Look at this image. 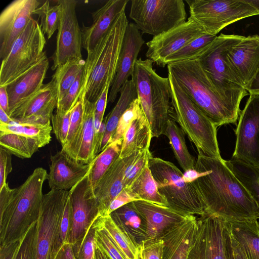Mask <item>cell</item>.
<instances>
[{
    "mask_svg": "<svg viewBox=\"0 0 259 259\" xmlns=\"http://www.w3.org/2000/svg\"><path fill=\"white\" fill-rule=\"evenodd\" d=\"M195 169L202 173L192 183L203 201L205 212L229 222L258 219L256 203L222 157L198 154Z\"/></svg>",
    "mask_w": 259,
    "mask_h": 259,
    "instance_id": "6da1fadb",
    "label": "cell"
},
{
    "mask_svg": "<svg viewBox=\"0 0 259 259\" xmlns=\"http://www.w3.org/2000/svg\"><path fill=\"white\" fill-rule=\"evenodd\" d=\"M48 173L35 168L13 192L7 204L0 209V246L19 241L38 218L42 201V186Z\"/></svg>",
    "mask_w": 259,
    "mask_h": 259,
    "instance_id": "7a4b0ae2",
    "label": "cell"
},
{
    "mask_svg": "<svg viewBox=\"0 0 259 259\" xmlns=\"http://www.w3.org/2000/svg\"><path fill=\"white\" fill-rule=\"evenodd\" d=\"M128 24L123 11L95 49L87 53L79 100L96 103L107 83L112 82Z\"/></svg>",
    "mask_w": 259,
    "mask_h": 259,
    "instance_id": "3957f363",
    "label": "cell"
},
{
    "mask_svg": "<svg viewBox=\"0 0 259 259\" xmlns=\"http://www.w3.org/2000/svg\"><path fill=\"white\" fill-rule=\"evenodd\" d=\"M167 69L168 74L217 127L236 122L240 112L219 96L197 59L171 63Z\"/></svg>",
    "mask_w": 259,
    "mask_h": 259,
    "instance_id": "277c9868",
    "label": "cell"
},
{
    "mask_svg": "<svg viewBox=\"0 0 259 259\" xmlns=\"http://www.w3.org/2000/svg\"><path fill=\"white\" fill-rule=\"evenodd\" d=\"M149 59L136 61L132 75L138 98L149 122L152 137L164 135L168 120H175L169 78L159 75Z\"/></svg>",
    "mask_w": 259,
    "mask_h": 259,
    "instance_id": "5b68a950",
    "label": "cell"
},
{
    "mask_svg": "<svg viewBox=\"0 0 259 259\" xmlns=\"http://www.w3.org/2000/svg\"><path fill=\"white\" fill-rule=\"evenodd\" d=\"M243 37L222 33L196 58L219 96L239 112L240 102L248 94L231 71L226 54L230 48Z\"/></svg>",
    "mask_w": 259,
    "mask_h": 259,
    "instance_id": "8992f818",
    "label": "cell"
},
{
    "mask_svg": "<svg viewBox=\"0 0 259 259\" xmlns=\"http://www.w3.org/2000/svg\"><path fill=\"white\" fill-rule=\"evenodd\" d=\"M171 87L175 121L177 122L198 154L221 158L217 126L193 103L183 88L168 74Z\"/></svg>",
    "mask_w": 259,
    "mask_h": 259,
    "instance_id": "52a82bcc",
    "label": "cell"
},
{
    "mask_svg": "<svg viewBox=\"0 0 259 259\" xmlns=\"http://www.w3.org/2000/svg\"><path fill=\"white\" fill-rule=\"evenodd\" d=\"M148 165L168 207L187 214L201 215L205 212L197 189L192 183L185 182L183 173L173 163L151 154Z\"/></svg>",
    "mask_w": 259,
    "mask_h": 259,
    "instance_id": "ba28073f",
    "label": "cell"
},
{
    "mask_svg": "<svg viewBox=\"0 0 259 259\" xmlns=\"http://www.w3.org/2000/svg\"><path fill=\"white\" fill-rule=\"evenodd\" d=\"M68 191L51 189L43 196L35 224L33 259H58L59 233Z\"/></svg>",
    "mask_w": 259,
    "mask_h": 259,
    "instance_id": "9c48e42d",
    "label": "cell"
},
{
    "mask_svg": "<svg viewBox=\"0 0 259 259\" xmlns=\"http://www.w3.org/2000/svg\"><path fill=\"white\" fill-rule=\"evenodd\" d=\"M46 43L40 24L31 17L8 55L2 60L0 86H7L35 64L42 55Z\"/></svg>",
    "mask_w": 259,
    "mask_h": 259,
    "instance_id": "30bf717a",
    "label": "cell"
},
{
    "mask_svg": "<svg viewBox=\"0 0 259 259\" xmlns=\"http://www.w3.org/2000/svg\"><path fill=\"white\" fill-rule=\"evenodd\" d=\"M129 16L143 33L153 36L186 22L183 0H133Z\"/></svg>",
    "mask_w": 259,
    "mask_h": 259,
    "instance_id": "8fae6325",
    "label": "cell"
},
{
    "mask_svg": "<svg viewBox=\"0 0 259 259\" xmlns=\"http://www.w3.org/2000/svg\"><path fill=\"white\" fill-rule=\"evenodd\" d=\"M199 216L187 259H235L229 222L207 212Z\"/></svg>",
    "mask_w": 259,
    "mask_h": 259,
    "instance_id": "7c38bea8",
    "label": "cell"
},
{
    "mask_svg": "<svg viewBox=\"0 0 259 259\" xmlns=\"http://www.w3.org/2000/svg\"><path fill=\"white\" fill-rule=\"evenodd\" d=\"M190 18L205 33L217 34L227 26L259 12L245 0H185Z\"/></svg>",
    "mask_w": 259,
    "mask_h": 259,
    "instance_id": "4fadbf2b",
    "label": "cell"
},
{
    "mask_svg": "<svg viewBox=\"0 0 259 259\" xmlns=\"http://www.w3.org/2000/svg\"><path fill=\"white\" fill-rule=\"evenodd\" d=\"M61 9L58 28L56 49L52 57V70L69 61L82 59V35L76 14L77 2L75 0L57 1Z\"/></svg>",
    "mask_w": 259,
    "mask_h": 259,
    "instance_id": "5bb4252c",
    "label": "cell"
},
{
    "mask_svg": "<svg viewBox=\"0 0 259 259\" xmlns=\"http://www.w3.org/2000/svg\"><path fill=\"white\" fill-rule=\"evenodd\" d=\"M89 172L69 190L71 225L68 243L72 245L81 239L100 214L99 205L90 181Z\"/></svg>",
    "mask_w": 259,
    "mask_h": 259,
    "instance_id": "9a60e30c",
    "label": "cell"
},
{
    "mask_svg": "<svg viewBox=\"0 0 259 259\" xmlns=\"http://www.w3.org/2000/svg\"><path fill=\"white\" fill-rule=\"evenodd\" d=\"M232 158L259 167V94H250L240 111Z\"/></svg>",
    "mask_w": 259,
    "mask_h": 259,
    "instance_id": "2e32d148",
    "label": "cell"
},
{
    "mask_svg": "<svg viewBox=\"0 0 259 259\" xmlns=\"http://www.w3.org/2000/svg\"><path fill=\"white\" fill-rule=\"evenodd\" d=\"M206 33L192 19L178 26L153 36L146 43L147 59L161 67L165 66L167 58L193 40Z\"/></svg>",
    "mask_w": 259,
    "mask_h": 259,
    "instance_id": "e0dca14e",
    "label": "cell"
},
{
    "mask_svg": "<svg viewBox=\"0 0 259 259\" xmlns=\"http://www.w3.org/2000/svg\"><path fill=\"white\" fill-rule=\"evenodd\" d=\"M37 0H15L0 15V58L5 59L39 5Z\"/></svg>",
    "mask_w": 259,
    "mask_h": 259,
    "instance_id": "ac0fdd59",
    "label": "cell"
},
{
    "mask_svg": "<svg viewBox=\"0 0 259 259\" xmlns=\"http://www.w3.org/2000/svg\"><path fill=\"white\" fill-rule=\"evenodd\" d=\"M226 60L232 72L247 91L259 71V36H243L230 48Z\"/></svg>",
    "mask_w": 259,
    "mask_h": 259,
    "instance_id": "d6986e66",
    "label": "cell"
},
{
    "mask_svg": "<svg viewBox=\"0 0 259 259\" xmlns=\"http://www.w3.org/2000/svg\"><path fill=\"white\" fill-rule=\"evenodd\" d=\"M57 102L56 88L51 80L21 103L10 117L18 122L46 124L51 122Z\"/></svg>",
    "mask_w": 259,
    "mask_h": 259,
    "instance_id": "ffe728a7",
    "label": "cell"
},
{
    "mask_svg": "<svg viewBox=\"0 0 259 259\" xmlns=\"http://www.w3.org/2000/svg\"><path fill=\"white\" fill-rule=\"evenodd\" d=\"M141 33L134 23H128L123 36L116 72L112 82L108 101L113 103L123 84L132 76L135 64L144 44Z\"/></svg>",
    "mask_w": 259,
    "mask_h": 259,
    "instance_id": "44dd1931",
    "label": "cell"
},
{
    "mask_svg": "<svg viewBox=\"0 0 259 259\" xmlns=\"http://www.w3.org/2000/svg\"><path fill=\"white\" fill-rule=\"evenodd\" d=\"M143 151L135 153L124 158L118 157L93 187L99 205V215L105 214L110 203L123 189L124 179L128 167L141 156Z\"/></svg>",
    "mask_w": 259,
    "mask_h": 259,
    "instance_id": "7402d4cb",
    "label": "cell"
},
{
    "mask_svg": "<svg viewBox=\"0 0 259 259\" xmlns=\"http://www.w3.org/2000/svg\"><path fill=\"white\" fill-rule=\"evenodd\" d=\"M47 180L51 189L70 190L90 171L93 162L80 163L70 157L61 149L50 158Z\"/></svg>",
    "mask_w": 259,
    "mask_h": 259,
    "instance_id": "603a6c76",
    "label": "cell"
},
{
    "mask_svg": "<svg viewBox=\"0 0 259 259\" xmlns=\"http://www.w3.org/2000/svg\"><path fill=\"white\" fill-rule=\"evenodd\" d=\"M197 228V218L190 214L164 231L159 237L164 243L162 259H187Z\"/></svg>",
    "mask_w": 259,
    "mask_h": 259,
    "instance_id": "cb8c5ba5",
    "label": "cell"
},
{
    "mask_svg": "<svg viewBox=\"0 0 259 259\" xmlns=\"http://www.w3.org/2000/svg\"><path fill=\"white\" fill-rule=\"evenodd\" d=\"M128 0H109L92 13L93 23L81 28L82 48L87 53L92 51L110 30L118 16L123 11Z\"/></svg>",
    "mask_w": 259,
    "mask_h": 259,
    "instance_id": "d4e9b609",
    "label": "cell"
},
{
    "mask_svg": "<svg viewBox=\"0 0 259 259\" xmlns=\"http://www.w3.org/2000/svg\"><path fill=\"white\" fill-rule=\"evenodd\" d=\"M49 67V62L46 52H44L35 64L6 86L9 102V116L21 103L44 85L43 81Z\"/></svg>",
    "mask_w": 259,
    "mask_h": 259,
    "instance_id": "484cf974",
    "label": "cell"
},
{
    "mask_svg": "<svg viewBox=\"0 0 259 259\" xmlns=\"http://www.w3.org/2000/svg\"><path fill=\"white\" fill-rule=\"evenodd\" d=\"M134 205L143 220L146 228L145 240L159 238L167 229L190 214L145 201H136Z\"/></svg>",
    "mask_w": 259,
    "mask_h": 259,
    "instance_id": "4316f807",
    "label": "cell"
},
{
    "mask_svg": "<svg viewBox=\"0 0 259 259\" xmlns=\"http://www.w3.org/2000/svg\"><path fill=\"white\" fill-rule=\"evenodd\" d=\"M152 138L150 126L143 111L124 133L119 157H128L135 153L149 149Z\"/></svg>",
    "mask_w": 259,
    "mask_h": 259,
    "instance_id": "83f0119b",
    "label": "cell"
},
{
    "mask_svg": "<svg viewBox=\"0 0 259 259\" xmlns=\"http://www.w3.org/2000/svg\"><path fill=\"white\" fill-rule=\"evenodd\" d=\"M84 102L83 127L75 160L83 164L91 163L97 156L96 152L94 112L95 103Z\"/></svg>",
    "mask_w": 259,
    "mask_h": 259,
    "instance_id": "f1b7e54d",
    "label": "cell"
},
{
    "mask_svg": "<svg viewBox=\"0 0 259 259\" xmlns=\"http://www.w3.org/2000/svg\"><path fill=\"white\" fill-rule=\"evenodd\" d=\"M229 222L232 237L246 258L259 259V224L257 219Z\"/></svg>",
    "mask_w": 259,
    "mask_h": 259,
    "instance_id": "f546056e",
    "label": "cell"
},
{
    "mask_svg": "<svg viewBox=\"0 0 259 259\" xmlns=\"http://www.w3.org/2000/svg\"><path fill=\"white\" fill-rule=\"evenodd\" d=\"M119 93L116 105L106 117V128L100 153L111 143L120 118L133 101L138 98L137 89L132 79L127 80L123 84Z\"/></svg>",
    "mask_w": 259,
    "mask_h": 259,
    "instance_id": "4dcf8cb0",
    "label": "cell"
},
{
    "mask_svg": "<svg viewBox=\"0 0 259 259\" xmlns=\"http://www.w3.org/2000/svg\"><path fill=\"white\" fill-rule=\"evenodd\" d=\"M94 223L106 230L127 259H142L141 244L118 227L110 215H99Z\"/></svg>",
    "mask_w": 259,
    "mask_h": 259,
    "instance_id": "1f68e13d",
    "label": "cell"
},
{
    "mask_svg": "<svg viewBox=\"0 0 259 259\" xmlns=\"http://www.w3.org/2000/svg\"><path fill=\"white\" fill-rule=\"evenodd\" d=\"M116 225L140 243L146 238V228L133 202L126 204L110 214Z\"/></svg>",
    "mask_w": 259,
    "mask_h": 259,
    "instance_id": "d6a6232c",
    "label": "cell"
},
{
    "mask_svg": "<svg viewBox=\"0 0 259 259\" xmlns=\"http://www.w3.org/2000/svg\"><path fill=\"white\" fill-rule=\"evenodd\" d=\"M125 189L139 201L168 206L165 198L159 192L157 184L147 165L132 184Z\"/></svg>",
    "mask_w": 259,
    "mask_h": 259,
    "instance_id": "836d02e7",
    "label": "cell"
},
{
    "mask_svg": "<svg viewBox=\"0 0 259 259\" xmlns=\"http://www.w3.org/2000/svg\"><path fill=\"white\" fill-rule=\"evenodd\" d=\"M227 166L241 183L256 203L259 219V167L232 158L225 160Z\"/></svg>",
    "mask_w": 259,
    "mask_h": 259,
    "instance_id": "e575fe53",
    "label": "cell"
},
{
    "mask_svg": "<svg viewBox=\"0 0 259 259\" xmlns=\"http://www.w3.org/2000/svg\"><path fill=\"white\" fill-rule=\"evenodd\" d=\"M164 135L168 139L175 156L184 171L195 169L196 160L188 150L184 132L174 120H168Z\"/></svg>",
    "mask_w": 259,
    "mask_h": 259,
    "instance_id": "d590c367",
    "label": "cell"
},
{
    "mask_svg": "<svg viewBox=\"0 0 259 259\" xmlns=\"http://www.w3.org/2000/svg\"><path fill=\"white\" fill-rule=\"evenodd\" d=\"M52 130L50 122L41 124L14 121L9 124L0 122V133H13L31 138L37 142L40 148L50 143Z\"/></svg>",
    "mask_w": 259,
    "mask_h": 259,
    "instance_id": "8d00e7d4",
    "label": "cell"
},
{
    "mask_svg": "<svg viewBox=\"0 0 259 259\" xmlns=\"http://www.w3.org/2000/svg\"><path fill=\"white\" fill-rule=\"evenodd\" d=\"M85 63V61L83 59H74L68 61L55 70L52 80L56 88L58 102L65 97Z\"/></svg>",
    "mask_w": 259,
    "mask_h": 259,
    "instance_id": "74e56055",
    "label": "cell"
},
{
    "mask_svg": "<svg viewBox=\"0 0 259 259\" xmlns=\"http://www.w3.org/2000/svg\"><path fill=\"white\" fill-rule=\"evenodd\" d=\"M1 147L21 158H30L40 148L34 139L13 133H0Z\"/></svg>",
    "mask_w": 259,
    "mask_h": 259,
    "instance_id": "f35d334b",
    "label": "cell"
},
{
    "mask_svg": "<svg viewBox=\"0 0 259 259\" xmlns=\"http://www.w3.org/2000/svg\"><path fill=\"white\" fill-rule=\"evenodd\" d=\"M122 143V140H120L109 144L93 160L89 172V177L93 187L97 184L119 157Z\"/></svg>",
    "mask_w": 259,
    "mask_h": 259,
    "instance_id": "ab89813d",
    "label": "cell"
},
{
    "mask_svg": "<svg viewBox=\"0 0 259 259\" xmlns=\"http://www.w3.org/2000/svg\"><path fill=\"white\" fill-rule=\"evenodd\" d=\"M83 114L84 102L82 100H79L71 110L67 137L62 146V150L74 160L83 127Z\"/></svg>",
    "mask_w": 259,
    "mask_h": 259,
    "instance_id": "60d3db41",
    "label": "cell"
},
{
    "mask_svg": "<svg viewBox=\"0 0 259 259\" xmlns=\"http://www.w3.org/2000/svg\"><path fill=\"white\" fill-rule=\"evenodd\" d=\"M217 36L205 33L193 40L167 58L165 63V65L196 59Z\"/></svg>",
    "mask_w": 259,
    "mask_h": 259,
    "instance_id": "b9f144b4",
    "label": "cell"
},
{
    "mask_svg": "<svg viewBox=\"0 0 259 259\" xmlns=\"http://www.w3.org/2000/svg\"><path fill=\"white\" fill-rule=\"evenodd\" d=\"M61 9L60 5L51 6L50 1H46L34 12L40 18V25L44 34H46L48 38L58 29L61 17Z\"/></svg>",
    "mask_w": 259,
    "mask_h": 259,
    "instance_id": "7bdbcfd3",
    "label": "cell"
},
{
    "mask_svg": "<svg viewBox=\"0 0 259 259\" xmlns=\"http://www.w3.org/2000/svg\"><path fill=\"white\" fill-rule=\"evenodd\" d=\"M84 67L81 69L77 77L65 97L57 102L56 112L66 114L73 108L79 100L82 84Z\"/></svg>",
    "mask_w": 259,
    "mask_h": 259,
    "instance_id": "ee69618b",
    "label": "cell"
},
{
    "mask_svg": "<svg viewBox=\"0 0 259 259\" xmlns=\"http://www.w3.org/2000/svg\"><path fill=\"white\" fill-rule=\"evenodd\" d=\"M92 227L95 230L96 243L110 259H127L104 229L97 225L94 221Z\"/></svg>",
    "mask_w": 259,
    "mask_h": 259,
    "instance_id": "f6af8a7d",
    "label": "cell"
},
{
    "mask_svg": "<svg viewBox=\"0 0 259 259\" xmlns=\"http://www.w3.org/2000/svg\"><path fill=\"white\" fill-rule=\"evenodd\" d=\"M92 224L81 239L72 245L77 259L95 258L96 241Z\"/></svg>",
    "mask_w": 259,
    "mask_h": 259,
    "instance_id": "bcb514c9",
    "label": "cell"
},
{
    "mask_svg": "<svg viewBox=\"0 0 259 259\" xmlns=\"http://www.w3.org/2000/svg\"><path fill=\"white\" fill-rule=\"evenodd\" d=\"M143 112L140 101L137 98L131 104L119 119L111 142L122 140L124 133L132 122Z\"/></svg>",
    "mask_w": 259,
    "mask_h": 259,
    "instance_id": "7dc6e473",
    "label": "cell"
},
{
    "mask_svg": "<svg viewBox=\"0 0 259 259\" xmlns=\"http://www.w3.org/2000/svg\"><path fill=\"white\" fill-rule=\"evenodd\" d=\"M71 112L66 114L56 112L51 117L53 133L62 146L65 143L67 137Z\"/></svg>",
    "mask_w": 259,
    "mask_h": 259,
    "instance_id": "c3c4849f",
    "label": "cell"
},
{
    "mask_svg": "<svg viewBox=\"0 0 259 259\" xmlns=\"http://www.w3.org/2000/svg\"><path fill=\"white\" fill-rule=\"evenodd\" d=\"M151 154L149 149L144 150L141 156L128 167L124 179V188H128L141 174L148 165Z\"/></svg>",
    "mask_w": 259,
    "mask_h": 259,
    "instance_id": "681fc988",
    "label": "cell"
},
{
    "mask_svg": "<svg viewBox=\"0 0 259 259\" xmlns=\"http://www.w3.org/2000/svg\"><path fill=\"white\" fill-rule=\"evenodd\" d=\"M36 222L29 228L20 240L19 248L16 259H33V246Z\"/></svg>",
    "mask_w": 259,
    "mask_h": 259,
    "instance_id": "f907efd6",
    "label": "cell"
},
{
    "mask_svg": "<svg viewBox=\"0 0 259 259\" xmlns=\"http://www.w3.org/2000/svg\"><path fill=\"white\" fill-rule=\"evenodd\" d=\"M140 244L142 259L162 258L164 243L161 238L144 240Z\"/></svg>",
    "mask_w": 259,
    "mask_h": 259,
    "instance_id": "816d5d0a",
    "label": "cell"
},
{
    "mask_svg": "<svg viewBox=\"0 0 259 259\" xmlns=\"http://www.w3.org/2000/svg\"><path fill=\"white\" fill-rule=\"evenodd\" d=\"M111 84V82L107 83L102 94L95 103L94 118L96 135L104 120V115L108 102L109 91Z\"/></svg>",
    "mask_w": 259,
    "mask_h": 259,
    "instance_id": "f5cc1de1",
    "label": "cell"
},
{
    "mask_svg": "<svg viewBox=\"0 0 259 259\" xmlns=\"http://www.w3.org/2000/svg\"><path fill=\"white\" fill-rule=\"evenodd\" d=\"M71 225V214L68 197L61 221L59 233V246L60 249L68 243V236Z\"/></svg>",
    "mask_w": 259,
    "mask_h": 259,
    "instance_id": "db71d44e",
    "label": "cell"
},
{
    "mask_svg": "<svg viewBox=\"0 0 259 259\" xmlns=\"http://www.w3.org/2000/svg\"><path fill=\"white\" fill-rule=\"evenodd\" d=\"M11 155L0 147V190L7 183V177L13 169Z\"/></svg>",
    "mask_w": 259,
    "mask_h": 259,
    "instance_id": "11a10c76",
    "label": "cell"
},
{
    "mask_svg": "<svg viewBox=\"0 0 259 259\" xmlns=\"http://www.w3.org/2000/svg\"><path fill=\"white\" fill-rule=\"evenodd\" d=\"M136 201H139V200L125 189L123 188L121 192L110 203L104 215H110L111 212L119 207Z\"/></svg>",
    "mask_w": 259,
    "mask_h": 259,
    "instance_id": "9f6ffc18",
    "label": "cell"
},
{
    "mask_svg": "<svg viewBox=\"0 0 259 259\" xmlns=\"http://www.w3.org/2000/svg\"><path fill=\"white\" fill-rule=\"evenodd\" d=\"M20 245V240L3 246H0V259H16Z\"/></svg>",
    "mask_w": 259,
    "mask_h": 259,
    "instance_id": "6f0895ef",
    "label": "cell"
},
{
    "mask_svg": "<svg viewBox=\"0 0 259 259\" xmlns=\"http://www.w3.org/2000/svg\"><path fill=\"white\" fill-rule=\"evenodd\" d=\"M58 259H77L73 246L69 243L66 244L60 252Z\"/></svg>",
    "mask_w": 259,
    "mask_h": 259,
    "instance_id": "680465c9",
    "label": "cell"
},
{
    "mask_svg": "<svg viewBox=\"0 0 259 259\" xmlns=\"http://www.w3.org/2000/svg\"><path fill=\"white\" fill-rule=\"evenodd\" d=\"M0 107L9 115V102L6 86H0Z\"/></svg>",
    "mask_w": 259,
    "mask_h": 259,
    "instance_id": "91938a15",
    "label": "cell"
},
{
    "mask_svg": "<svg viewBox=\"0 0 259 259\" xmlns=\"http://www.w3.org/2000/svg\"><path fill=\"white\" fill-rule=\"evenodd\" d=\"M202 173L196 169H191L184 171L183 174V179L187 183L194 182L198 178L200 177Z\"/></svg>",
    "mask_w": 259,
    "mask_h": 259,
    "instance_id": "94428289",
    "label": "cell"
},
{
    "mask_svg": "<svg viewBox=\"0 0 259 259\" xmlns=\"http://www.w3.org/2000/svg\"><path fill=\"white\" fill-rule=\"evenodd\" d=\"M232 244L235 259H247L244 252L232 237Z\"/></svg>",
    "mask_w": 259,
    "mask_h": 259,
    "instance_id": "6125c7cd",
    "label": "cell"
},
{
    "mask_svg": "<svg viewBox=\"0 0 259 259\" xmlns=\"http://www.w3.org/2000/svg\"><path fill=\"white\" fill-rule=\"evenodd\" d=\"M249 94H259V71L247 91Z\"/></svg>",
    "mask_w": 259,
    "mask_h": 259,
    "instance_id": "be15d7a7",
    "label": "cell"
},
{
    "mask_svg": "<svg viewBox=\"0 0 259 259\" xmlns=\"http://www.w3.org/2000/svg\"><path fill=\"white\" fill-rule=\"evenodd\" d=\"M94 259H110L106 252L96 243Z\"/></svg>",
    "mask_w": 259,
    "mask_h": 259,
    "instance_id": "e7e4bbea",
    "label": "cell"
},
{
    "mask_svg": "<svg viewBox=\"0 0 259 259\" xmlns=\"http://www.w3.org/2000/svg\"><path fill=\"white\" fill-rule=\"evenodd\" d=\"M14 121V120L12 119L1 107H0V122L9 124Z\"/></svg>",
    "mask_w": 259,
    "mask_h": 259,
    "instance_id": "03108f58",
    "label": "cell"
},
{
    "mask_svg": "<svg viewBox=\"0 0 259 259\" xmlns=\"http://www.w3.org/2000/svg\"><path fill=\"white\" fill-rule=\"evenodd\" d=\"M259 12V0H245Z\"/></svg>",
    "mask_w": 259,
    "mask_h": 259,
    "instance_id": "003e7915",
    "label": "cell"
}]
</instances>
